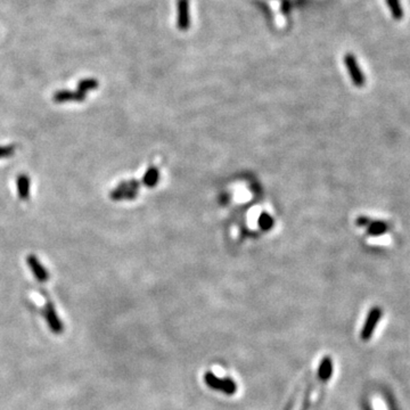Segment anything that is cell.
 <instances>
[{
  "instance_id": "obj_16",
  "label": "cell",
  "mask_w": 410,
  "mask_h": 410,
  "mask_svg": "<svg viewBox=\"0 0 410 410\" xmlns=\"http://www.w3.org/2000/svg\"><path fill=\"white\" fill-rule=\"evenodd\" d=\"M16 152V145H8V146H0V158L11 157Z\"/></svg>"
},
{
  "instance_id": "obj_8",
  "label": "cell",
  "mask_w": 410,
  "mask_h": 410,
  "mask_svg": "<svg viewBox=\"0 0 410 410\" xmlns=\"http://www.w3.org/2000/svg\"><path fill=\"white\" fill-rule=\"evenodd\" d=\"M138 196V190L130 189L127 186L124 185L123 182H121L120 185L115 189H113L110 194V197L113 200H122V199H133Z\"/></svg>"
},
{
  "instance_id": "obj_2",
  "label": "cell",
  "mask_w": 410,
  "mask_h": 410,
  "mask_svg": "<svg viewBox=\"0 0 410 410\" xmlns=\"http://www.w3.org/2000/svg\"><path fill=\"white\" fill-rule=\"evenodd\" d=\"M205 382L210 387L215 388V390H221L224 391L227 394H234L236 392V384L234 383V380L232 379H221L219 377H217L216 375H213L212 373H207L205 375Z\"/></svg>"
},
{
  "instance_id": "obj_18",
  "label": "cell",
  "mask_w": 410,
  "mask_h": 410,
  "mask_svg": "<svg viewBox=\"0 0 410 410\" xmlns=\"http://www.w3.org/2000/svg\"><path fill=\"white\" fill-rule=\"evenodd\" d=\"M290 8H291V4L288 0H284L283 4H282V12L284 14H288V12H290Z\"/></svg>"
},
{
  "instance_id": "obj_3",
  "label": "cell",
  "mask_w": 410,
  "mask_h": 410,
  "mask_svg": "<svg viewBox=\"0 0 410 410\" xmlns=\"http://www.w3.org/2000/svg\"><path fill=\"white\" fill-rule=\"evenodd\" d=\"M380 317H382V310H380V308L378 307L371 308V310L368 313L366 323L363 325L361 332V338L363 341H368L371 337V335H373V333L376 329V326L379 323Z\"/></svg>"
},
{
  "instance_id": "obj_14",
  "label": "cell",
  "mask_w": 410,
  "mask_h": 410,
  "mask_svg": "<svg viewBox=\"0 0 410 410\" xmlns=\"http://www.w3.org/2000/svg\"><path fill=\"white\" fill-rule=\"evenodd\" d=\"M96 88H98V81L96 79H83L78 83V90L83 94L89 90H94Z\"/></svg>"
},
{
  "instance_id": "obj_11",
  "label": "cell",
  "mask_w": 410,
  "mask_h": 410,
  "mask_svg": "<svg viewBox=\"0 0 410 410\" xmlns=\"http://www.w3.org/2000/svg\"><path fill=\"white\" fill-rule=\"evenodd\" d=\"M387 225L382 221H371V223L367 226V233L370 236H379L383 235L387 232Z\"/></svg>"
},
{
  "instance_id": "obj_12",
  "label": "cell",
  "mask_w": 410,
  "mask_h": 410,
  "mask_svg": "<svg viewBox=\"0 0 410 410\" xmlns=\"http://www.w3.org/2000/svg\"><path fill=\"white\" fill-rule=\"evenodd\" d=\"M318 374H319V377L323 380H327L330 378V376L333 374V362L329 358H325L321 361L319 369H318Z\"/></svg>"
},
{
  "instance_id": "obj_1",
  "label": "cell",
  "mask_w": 410,
  "mask_h": 410,
  "mask_svg": "<svg viewBox=\"0 0 410 410\" xmlns=\"http://www.w3.org/2000/svg\"><path fill=\"white\" fill-rule=\"evenodd\" d=\"M344 64L346 66V69L349 71L350 78L352 80L353 85L355 87H362L366 82V78L363 75L362 71L360 69V66L358 64L357 58L354 57L353 54H345L344 56Z\"/></svg>"
},
{
  "instance_id": "obj_9",
  "label": "cell",
  "mask_w": 410,
  "mask_h": 410,
  "mask_svg": "<svg viewBox=\"0 0 410 410\" xmlns=\"http://www.w3.org/2000/svg\"><path fill=\"white\" fill-rule=\"evenodd\" d=\"M16 185H18V193L20 198L22 200H27L30 197V178L27 174H20L16 179Z\"/></svg>"
},
{
  "instance_id": "obj_10",
  "label": "cell",
  "mask_w": 410,
  "mask_h": 410,
  "mask_svg": "<svg viewBox=\"0 0 410 410\" xmlns=\"http://www.w3.org/2000/svg\"><path fill=\"white\" fill-rule=\"evenodd\" d=\"M160 180V170L156 166H149L147 171L145 172L143 178V183L148 188H153L157 185Z\"/></svg>"
},
{
  "instance_id": "obj_4",
  "label": "cell",
  "mask_w": 410,
  "mask_h": 410,
  "mask_svg": "<svg viewBox=\"0 0 410 410\" xmlns=\"http://www.w3.org/2000/svg\"><path fill=\"white\" fill-rule=\"evenodd\" d=\"M44 315L46 317V320H47V323L49 325L50 329H52L53 333L55 334H60L63 332V324L62 321L60 320V318H58L56 310H55V307H54V304L48 301L47 303L45 305V309H44Z\"/></svg>"
},
{
  "instance_id": "obj_13",
  "label": "cell",
  "mask_w": 410,
  "mask_h": 410,
  "mask_svg": "<svg viewBox=\"0 0 410 410\" xmlns=\"http://www.w3.org/2000/svg\"><path fill=\"white\" fill-rule=\"evenodd\" d=\"M386 4L388 8H390V12L393 18L396 21L402 20L403 18V10L402 6H401L400 0H386Z\"/></svg>"
},
{
  "instance_id": "obj_5",
  "label": "cell",
  "mask_w": 410,
  "mask_h": 410,
  "mask_svg": "<svg viewBox=\"0 0 410 410\" xmlns=\"http://www.w3.org/2000/svg\"><path fill=\"white\" fill-rule=\"evenodd\" d=\"M178 20L177 25L180 31H187L190 25L189 18V0H178Z\"/></svg>"
},
{
  "instance_id": "obj_15",
  "label": "cell",
  "mask_w": 410,
  "mask_h": 410,
  "mask_svg": "<svg viewBox=\"0 0 410 410\" xmlns=\"http://www.w3.org/2000/svg\"><path fill=\"white\" fill-rule=\"evenodd\" d=\"M274 219L271 218L268 213H262L260 216V219H259V225L263 229H270L274 225Z\"/></svg>"
},
{
  "instance_id": "obj_17",
  "label": "cell",
  "mask_w": 410,
  "mask_h": 410,
  "mask_svg": "<svg viewBox=\"0 0 410 410\" xmlns=\"http://www.w3.org/2000/svg\"><path fill=\"white\" fill-rule=\"evenodd\" d=\"M371 223L369 220V218L367 217H359L357 219V225L360 226V227H365V226H368Z\"/></svg>"
},
{
  "instance_id": "obj_6",
  "label": "cell",
  "mask_w": 410,
  "mask_h": 410,
  "mask_svg": "<svg viewBox=\"0 0 410 410\" xmlns=\"http://www.w3.org/2000/svg\"><path fill=\"white\" fill-rule=\"evenodd\" d=\"M27 262H28L29 267H30V269L32 271L33 276L36 277V279H38L41 283L47 282V280L49 279L48 270L43 266V263L39 261V259H38L35 254L29 255V257L27 258Z\"/></svg>"
},
{
  "instance_id": "obj_7",
  "label": "cell",
  "mask_w": 410,
  "mask_h": 410,
  "mask_svg": "<svg viewBox=\"0 0 410 410\" xmlns=\"http://www.w3.org/2000/svg\"><path fill=\"white\" fill-rule=\"evenodd\" d=\"M54 102L56 103H69V102H83L86 99V94L81 91H71V90H58L53 96Z\"/></svg>"
}]
</instances>
